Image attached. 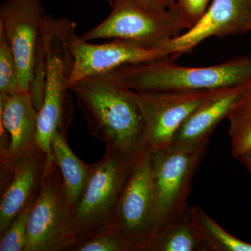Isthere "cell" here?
Instances as JSON below:
<instances>
[{
    "label": "cell",
    "mask_w": 251,
    "mask_h": 251,
    "mask_svg": "<svg viewBox=\"0 0 251 251\" xmlns=\"http://www.w3.org/2000/svg\"><path fill=\"white\" fill-rule=\"evenodd\" d=\"M155 211L151 153H145L133 162L113 221L133 251H143L151 237Z\"/></svg>",
    "instance_id": "ba28073f"
},
{
    "label": "cell",
    "mask_w": 251,
    "mask_h": 251,
    "mask_svg": "<svg viewBox=\"0 0 251 251\" xmlns=\"http://www.w3.org/2000/svg\"><path fill=\"white\" fill-rule=\"evenodd\" d=\"M76 240L73 208L55 161L46 163L44 179L27 221L25 251H61Z\"/></svg>",
    "instance_id": "5b68a950"
},
{
    "label": "cell",
    "mask_w": 251,
    "mask_h": 251,
    "mask_svg": "<svg viewBox=\"0 0 251 251\" xmlns=\"http://www.w3.org/2000/svg\"><path fill=\"white\" fill-rule=\"evenodd\" d=\"M67 251H133L114 223L77 239Z\"/></svg>",
    "instance_id": "d6986e66"
},
{
    "label": "cell",
    "mask_w": 251,
    "mask_h": 251,
    "mask_svg": "<svg viewBox=\"0 0 251 251\" xmlns=\"http://www.w3.org/2000/svg\"><path fill=\"white\" fill-rule=\"evenodd\" d=\"M163 1L166 3L167 5H168L169 7L174 6V5L176 4V0H163Z\"/></svg>",
    "instance_id": "d4e9b609"
},
{
    "label": "cell",
    "mask_w": 251,
    "mask_h": 251,
    "mask_svg": "<svg viewBox=\"0 0 251 251\" xmlns=\"http://www.w3.org/2000/svg\"><path fill=\"white\" fill-rule=\"evenodd\" d=\"M47 156L38 148L15 168L8 184L1 190L0 236L15 219L35 201L45 174Z\"/></svg>",
    "instance_id": "4fadbf2b"
},
{
    "label": "cell",
    "mask_w": 251,
    "mask_h": 251,
    "mask_svg": "<svg viewBox=\"0 0 251 251\" xmlns=\"http://www.w3.org/2000/svg\"><path fill=\"white\" fill-rule=\"evenodd\" d=\"M51 145L52 153L62 174L68 200L74 210L90 179L92 164L84 163L75 156L60 130L54 133Z\"/></svg>",
    "instance_id": "9a60e30c"
},
{
    "label": "cell",
    "mask_w": 251,
    "mask_h": 251,
    "mask_svg": "<svg viewBox=\"0 0 251 251\" xmlns=\"http://www.w3.org/2000/svg\"><path fill=\"white\" fill-rule=\"evenodd\" d=\"M91 134L125 158L145 153V126L128 89L108 74L85 77L69 87Z\"/></svg>",
    "instance_id": "6da1fadb"
},
{
    "label": "cell",
    "mask_w": 251,
    "mask_h": 251,
    "mask_svg": "<svg viewBox=\"0 0 251 251\" xmlns=\"http://www.w3.org/2000/svg\"><path fill=\"white\" fill-rule=\"evenodd\" d=\"M143 251H206L186 213L153 234Z\"/></svg>",
    "instance_id": "2e32d148"
},
{
    "label": "cell",
    "mask_w": 251,
    "mask_h": 251,
    "mask_svg": "<svg viewBox=\"0 0 251 251\" xmlns=\"http://www.w3.org/2000/svg\"><path fill=\"white\" fill-rule=\"evenodd\" d=\"M38 110L29 92H18L0 99L1 190L8 184L15 168L39 148Z\"/></svg>",
    "instance_id": "9c48e42d"
},
{
    "label": "cell",
    "mask_w": 251,
    "mask_h": 251,
    "mask_svg": "<svg viewBox=\"0 0 251 251\" xmlns=\"http://www.w3.org/2000/svg\"><path fill=\"white\" fill-rule=\"evenodd\" d=\"M111 13L105 20L85 33L81 39H122L142 47L160 50L167 41L180 35L193 25L177 4L166 14L157 15L144 9L134 0H108Z\"/></svg>",
    "instance_id": "277c9868"
},
{
    "label": "cell",
    "mask_w": 251,
    "mask_h": 251,
    "mask_svg": "<svg viewBox=\"0 0 251 251\" xmlns=\"http://www.w3.org/2000/svg\"><path fill=\"white\" fill-rule=\"evenodd\" d=\"M251 30V0H212L194 25L167 41L160 50L175 57L190 53L202 41L242 35Z\"/></svg>",
    "instance_id": "8fae6325"
},
{
    "label": "cell",
    "mask_w": 251,
    "mask_h": 251,
    "mask_svg": "<svg viewBox=\"0 0 251 251\" xmlns=\"http://www.w3.org/2000/svg\"><path fill=\"white\" fill-rule=\"evenodd\" d=\"M227 119L232 155L239 160L251 151V82Z\"/></svg>",
    "instance_id": "ac0fdd59"
},
{
    "label": "cell",
    "mask_w": 251,
    "mask_h": 251,
    "mask_svg": "<svg viewBox=\"0 0 251 251\" xmlns=\"http://www.w3.org/2000/svg\"><path fill=\"white\" fill-rule=\"evenodd\" d=\"M133 162L106 149L103 158L92 164L85 191L73 210L76 240L113 223Z\"/></svg>",
    "instance_id": "8992f818"
},
{
    "label": "cell",
    "mask_w": 251,
    "mask_h": 251,
    "mask_svg": "<svg viewBox=\"0 0 251 251\" xmlns=\"http://www.w3.org/2000/svg\"><path fill=\"white\" fill-rule=\"evenodd\" d=\"M209 140L210 138L191 145L172 144L168 148L151 153L156 195V211L151 237L187 211L193 176Z\"/></svg>",
    "instance_id": "3957f363"
},
{
    "label": "cell",
    "mask_w": 251,
    "mask_h": 251,
    "mask_svg": "<svg viewBox=\"0 0 251 251\" xmlns=\"http://www.w3.org/2000/svg\"><path fill=\"white\" fill-rule=\"evenodd\" d=\"M239 161H242L251 173V151L244 155Z\"/></svg>",
    "instance_id": "cb8c5ba5"
},
{
    "label": "cell",
    "mask_w": 251,
    "mask_h": 251,
    "mask_svg": "<svg viewBox=\"0 0 251 251\" xmlns=\"http://www.w3.org/2000/svg\"><path fill=\"white\" fill-rule=\"evenodd\" d=\"M20 92L17 62L4 31L0 28V99Z\"/></svg>",
    "instance_id": "ffe728a7"
},
{
    "label": "cell",
    "mask_w": 251,
    "mask_h": 251,
    "mask_svg": "<svg viewBox=\"0 0 251 251\" xmlns=\"http://www.w3.org/2000/svg\"><path fill=\"white\" fill-rule=\"evenodd\" d=\"M186 214L206 251H251V244L228 233L201 206H188Z\"/></svg>",
    "instance_id": "e0dca14e"
},
{
    "label": "cell",
    "mask_w": 251,
    "mask_h": 251,
    "mask_svg": "<svg viewBox=\"0 0 251 251\" xmlns=\"http://www.w3.org/2000/svg\"><path fill=\"white\" fill-rule=\"evenodd\" d=\"M45 16L40 0H4L0 6V28L7 36L17 62L21 92H29L34 80Z\"/></svg>",
    "instance_id": "30bf717a"
},
{
    "label": "cell",
    "mask_w": 251,
    "mask_h": 251,
    "mask_svg": "<svg viewBox=\"0 0 251 251\" xmlns=\"http://www.w3.org/2000/svg\"><path fill=\"white\" fill-rule=\"evenodd\" d=\"M144 9L157 15L166 14L169 6L163 0H134Z\"/></svg>",
    "instance_id": "603a6c76"
},
{
    "label": "cell",
    "mask_w": 251,
    "mask_h": 251,
    "mask_svg": "<svg viewBox=\"0 0 251 251\" xmlns=\"http://www.w3.org/2000/svg\"><path fill=\"white\" fill-rule=\"evenodd\" d=\"M212 0H176V4L189 22L194 25L205 14Z\"/></svg>",
    "instance_id": "7402d4cb"
},
{
    "label": "cell",
    "mask_w": 251,
    "mask_h": 251,
    "mask_svg": "<svg viewBox=\"0 0 251 251\" xmlns=\"http://www.w3.org/2000/svg\"><path fill=\"white\" fill-rule=\"evenodd\" d=\"M34 201L28 204L13 220L7 229L0 236V251L25 250L27 242L28 217Z\"/></svg>",
    "instance_id": "44dd1931"
},
{
    "label": "cell",
    "mask_w": 251,
    "mask_h": 251,
    "mask_svg": "<svg viewBox=\"0 0 251 251\" xmlns=\"http://www.w3.org/2000/svg\"><path fill=\"white\" fill-rule=\"evenodd\" d=\"M211 91L128 90L145 124V152L153 153L170 146L180 126Z\"/></svg>",
    "instance_id": "52a82bcc"
},
{
    "label": "cell",
    "mask_w": 251,
    "mask_h": 251,
    "mask_svg": "<svg viewBox=\"0 0 251 251\" xmlns=\"http://www.w3.org/2000/svg\"><path fill=\"white\" fill-rule=\"evenodd\" d=\"M74 68L68 88L77 81L102 75L118 68L171 57L162 50L149 49L132 41L112 39L102 44H91L77 36L72 44Z\"/></svg>",
    "instance_id": "7c38bea8"
},
{
    "label": "cell",
    "mask_w": 251,
    "mask_h": 251,
    "mask_svg": "<svg viewBox=\"0 0 251 251\" xmlns=\"http://www.w3.org/2000/svg\"><path fill=\"white\" fill-rule=\"evenodd\" d=\"M250 83L211 90L180 126L172 144L191 145L211 138L216 127L228 117Z\"/></svg>",
    "instance_id": "5bb4252c"
},
{
    "label": "cell",
    "mask_w": 251,
    "mask_h": 251,
    "mask_svg": "<svg viewBox=\"0 0 251 251\" xmlns=\"http://www.w3.org/2000/svg\"><path fill=\"white\" fill-rule=\"evenodd\" d=\"M176 59L172 55L124 66L105 74L136 92L212 90L251 82V54L204 67L180 66Z\"/></svg>",
    "instance_id": "7a4b0ae2"
}]
</instances>
